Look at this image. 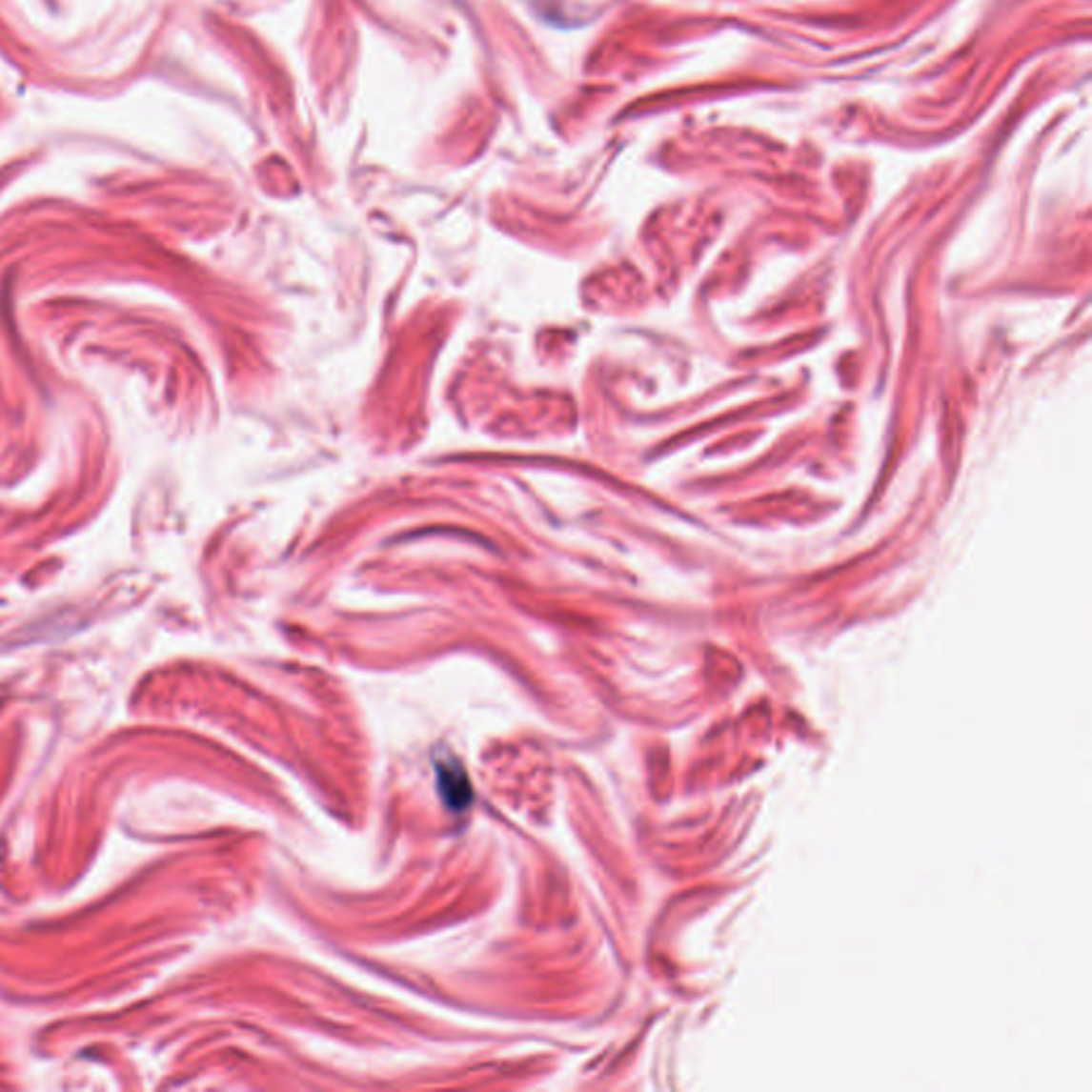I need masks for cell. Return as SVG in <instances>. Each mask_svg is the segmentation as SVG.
<instances>
[{
	"instance_id": "cell-1",
	"label": "cell",
	"mask_w": 1092,
	"mask_h": 1092,
	"mask_svg": "<svg viewBox=\"0 0 1092 1092\" xmlns=\"http://www.w3.org/2000/svg\"><path fill=\"white\" fill-rule=\"evenodd\" d=\"M437 781H440V790L444 800L449 802V807L459 811L465 809L472 800V787L468 777L461 771L459 766H440V771H437Z\"/></svg>"
}]
</instances>
